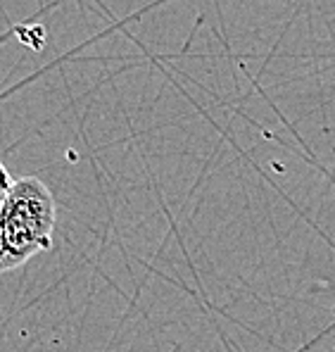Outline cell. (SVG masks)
<instances>
[{"label":"cell","instance_id":"cell-1","mask_svg":"<svg viewBox=\"0 0 335 352\" xmlns=\"http://www.w3.org/2000/svg\"><path fill=\"white\" fill-rule=\"evenodd\" d=\"M58 205L50 188L36 176L14 179L5 203L0 205V241L3 272L22 267L31 257L53 248Z\"/></svg>","mask_w":335,"mask_h":352},{"label":"cell","instance_id":"cell-2","mask_svg":"<svg viewBox=\"0 0 335 352\" xmlns=\"http://www.w3.org/2000/svg\"><path fill=\"white\" fill-rule=\"evenodd\" d=\"M12 184H14V179L10 176L8 167L3 164V160H0V205L5 203V198H8L10 188H12Z\"/></svg>","mask_w":335,"mask_h":352},{"label":"cell","instance_id":"cell-3","mask_svg":"<svg viewBox=\"0 0 335 352\" xmlns=\"http://www.w3.org/2000/svg\"><path fill=\"white\" fill-rule=\"evenodd\" d=\"M0 272H3V241H0Z\"/></svg>","mask_w":335,"mask_h":352}]
</instances>
